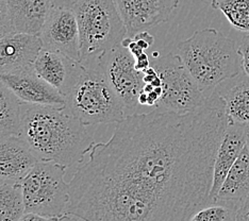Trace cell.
Segmentation results:
<instances>
[{
	"instance_id": "cell-1",
	"label": "cell",
	"mask_w": 249,
	"mask_h": 221,
	"mask_svg": "<svg viewBox=\"0 0 249 221\" xmlns=\"http://www.w3.org/2000/svg\"><path fill=\"white\" fill-rule=\"evenodd\" d=\"M227 124L218 93L186 114L127 115L78 166L67 214L84 221H189L212 202L215 155Z\"/></svg>"
},
{
	"instance_id": "cell-2",
	"label": "cell",
	"mask_w": 249,
	"mask_h": 221,
	"mask_svg": "<svg viewBox=\"0 0 249 221\" xmlns=\"http://www.w3.org/2000/svg\"><path fill=\"white\" fill-rule=\"evenodd\" d=\"M38 161L79 166L95 141L66 105L21 104L18 135Z\"/></svg>"
},
{
	"instance_id": "cell-3",
	"label": "cell",
	"mask_w": 249,
	"mask_h": 221,
	"mask_svg": "<svg viewBox=\"0 0 249 221\" xmlns=\"http://www.w3.org/2000/svg\"><path fill=\"white\" fill-rule=\"evenodd\" d=\"M177 48L185 67L206 96L240 73L241 56L234 41L214 28L194 32Z\"/></svg>"
},
{
	"instance_id": "cell-4",
	"label": "cell",
	"mask_w": 249,
	"mask_h": 221,
	"mask_svg": "<svg viewBox=\"0 0 249 221\" xmlns=\"http://www.w3.org/2000/svg\"><path fill=\"white\" fill-rule=\"evenodd\" d=\"M101 58L79 62L63 94L65 105L86 127L118 123L127 116L124 104L106 77Z\"/></svg>"
},
{
	"instance_id": "cell-5",
	"label": "cell",
	"mask_w": 249,
	"mask_h": 221,
	"mask_svg": "<svg viewBox=\"0 0 249 221\" xmlns=\"http://www.w3.org/2000/svg\"><path fill=\"white\" fill-rule=\"evenodd\" d=\"M72 11L80 35V61L99 59L127 37L114 0H79Z\"/></svg>"
},
{
	"instance_id": "cell-6",
	"label": "cell",
	"mask_w": 249,
	"mask_h": 221,
	"mask_svg": "<svg viewBox=\"0 0 249 221\" xmlns=\"http://www.w3.org/2000/svg\"><path fill=\"white\" fill-rule=\"evenodd\" d=\"M66 169L55 162L37 161L19 180L26 213L55 219L67 214L70 183L64 180Z\"/></svg>"
},
{
	"instance_id": "cell-7",
	"label": "cell",
	"mask_w": 249,
	"mask_h": 221,
	"mask_svg": "<svg viewBox=\"0 0 249 221\" xmlns=\"http://www.w3.org/2000/svg\"><path fill=\"white\" fill-rule=\"evenodd\" d=\"M162 81V96L157 110L186 114L199 110L208 97L201 92L179 54L169 52L151 61Z\"/></svg>"
},
{
	"instance_id": "cell-8",
	"label": "cell",
	"mask_w": 249,
	"mask_h": 221,
	"mask_svg": "<svg viewBox=\"0 0 249 221\" xmlns=\"http://www.w3.org/2000/svg\"><path fill=\"white\" fill-rule=\"evenodd\" d=\"M106 77L128 115L138 113L139 96L144 87V73L135 68V60L128 48L120 46L101 58Z\"/></svg>"
},
{
	"instance_id": "cell-9",
	"label": "cell",
	"mask_w": 249,
	"mask_h": 221,
	"mask_svg": "<svg viewBox=\"0 0 249 221\" xmlns=\"http://www.w3.org/2000/svg\"><path fill=\"white\" fill-rule=\"evenodd\" d=\"M38 36L43 48L58 51L80 62V35L72 9L53 7Z\"/></svg>"
},
{
	"instance_id": "cell-10",
	"label": "cell",
	"mask_w": 249,
	"mask_h": 221,
	"mask_svg": "<svg viewBox=\"0 0 249 221\" xmlns=\"http://www.w3.org/2000/svg\"><path fill=\"white\" fill-rule=\"evenodd\" d=\"M127 29V36L147 31L169 19L179 0H114Z\"/></svg>"
},
{
	"instance_id": "cell-11",
	"label": "cell",
	"mask_w": 249,
	"mask_h": 221,
	"mask_svg": "<svg viewBox=\"0 0 249 221\" xmlns=\"http://www.w3.org/2000/svg\"><path fill=\"white\" fill-rule=\"evenodd\" d=\"M42 48L38 34L13 32L0 38V76L31 69Z\"/></svg>"
},
{
	"instance_id": "cell-12",
	"label": "cell",
	"mask_w": 249,
	"mask_h": 221,
	"mask_svg": "<svg viewBox=\"0 0 249 221\" xmlns=\"http://www.w3.org/2000/svg\"><path fill=\"white\" fill-rule=\"evenodd\" d=\"M3 83L24 103L42 105H65L60 92L39 78L31 69L0 76Z\"/></svg>"
},
{
	"instance_id": "cell-13",
	"label": "cell",
	"mask_w": 249,
	"mask_h": 221,
	"mask_svg": "<svg viewBox=\"0 0 249 221\" xmlns=\"http://www.w3.org/2000/svg\"><path fill=\"white\" fill-rule=\"evenodd\" d=\"M246 127L243 124L230 123L227 127L220 140L216 151L213 169V184L211 188V200L216 201L218 191L227 177L229 170L236 158L241 154L246 145Z\"/></svg>"
},
{
	"instance_id": "cell-14",
	"label": "cell",
	"mask_w": 249,
	"mask_h": 221,
	"mask_svg": "<svg viewBox=\"0 0 249 221\" xmlns=\"http://www.w3.org/2000/svg\"><path fill=\"white\" fill-rule=\"evenodd\" d=\"M37 161L19 136L0 138V183L19 181Z\"/></svg>"
},
{
	"instance_id": "cell-15",
	"label": "cell",
	"mask_w": 249,
	"mask_h": 221,
	"mask_svg": "<svg viewBox=\"0 0 249 221\" xmlns=\"http://www.w3.org/2000/svg\"><path fill=\"white\" fill-rule=\"evenodd\" d=\"M78 65L79 61L72 60L70 56L58 51L42 48L32 68L39 78L63 95L75 75Z\"/></svg>"
},
{
	"instance_id": "cell-16",
	"label": "cell",
	"mask_w": 249,
	"mask_h": 221,
	"mask_svg": "<svg viewBox=\"0 0 249 221\" xmlns=\"http://www.w3.org/2000/svg\"><path fill=\"white\" fill-rule=\"evenodd\" d=\"M14 32L39 34L53 8L50 0H7Z\"/></svg>"
},
{
	"instance_id": "cell-17",
	"label": "cell",
	"mask_w": 249,
	"mask_h": 221,
	"mask_svg": "<svg viewBox=\"0 0 249 221\" xmlns=\"http://www.w3.org/2000/svg\"><path fill=\"white\" fill-rule=\"evenodd\" d=\"M249 196V151L245 145L226 177L217 200L242 202Z\"/></svg>"
},
{
	"instance_id": "cell-18",
	"label": "cell",
	"mask_w": 249,
	"mask_h": 221,
	"mask_svg": "<svg viewBox=\"0 0 249 221\" xmlns=\"http://www.w3.org/2000/svg\"><path fill=\"white\" fill-rule=\"evenodd\" d=\"M22 102L0 79V138L18 135Z\"/></svg>"
},
{
	"instance_id": "cell-19",
	"label": "cell",
	"mask_w": 249,
	"mask_h": 221,
	"mask_svg": "<svg viewBox=\"0 0 249 221\" xmlns=\"http://www.w3.org/2000/svg\"><path fill=\"white\" fill-rule=\"evenodd\" d=\"M228 122L249 124V82L242 81L222 95Z\"/></svg>"
},
{
	"instance_id": "cell-20",
	"label": "cell",
	"mask_w": 249,
	"mask_h": 221,
	"mask_svg": "<svg viewBox=\"0 0 249 221\" xmlns=\"http://www.w3.org/2000/svg\"><path fill=\"white\" fill-rule=\"evenodd\" d=\"M25 213L19 181L0 183V221H18Z\"/></svg>"
},
{
	"instance_id": "cell-21",
	"label": "cell",
	"mask_w": 249,
	"mask_h": 221,
	"mask_svg": "<svg viewBox=\"0 0 249 221\" xmlns=\"http://www.w3.org/2000/svg\"><path fill=\"white\" fill-rule=\"evenodd\" d=\"M211 7L220 11L234 29L249 33V0H212Z\"/></svg>"
},
{
	"instance_id": "cell-22",
	"label": "cell",
	"mask_w": 249,
	"mask_h": 221,
	"mask_svg": "<svg viewBox=\"0 0 249 221\" xmlns=\"http://www.w3.org/2000/svg\"><path fill=\"white\" fill-rule=\"evenodd\" d=\"M240 204L236 201H212L192 215L189 221H235Z\"/></svg>"
},
{
	"instance_id": "cell-23",
	"label": "cell",
	"mask_w": 249,
	"mask_h": 221,
	"mask_svg": "<svg viewBox=\"0 0 249 221\" xmlns=\"http://www.w3.org/2000/svg\"><path fill=\"white\" fill-rule=\"evenodd\" d=\"M13 32L14 29L11 22L7 0H0V38Z\"/></svg>"
},
{
	"instance_id": "cell-24",
	"label": "cell",
	"mask_w": 249,
	"mask_h": 221,
	"mask_svg": "<svg viewBox=\"0 0 249 221\" xmlns=\"http://www.w3.org/2000/svg\"><path fill=\"white\" fill-rule=\"evenodd\" d=\"M237 51H239V54L241 56L242 68L249 77V33L242 38Z\"/></svg>"
},
{
	"instance_id": "cell-25",
	"label": "cell",
	"mask_w": 249,
	"mask_h": 221,
	"mask_svg": "<svg viewBox=\"0 0 249 221\" xmlns=\"http://www.w3.org/2000/svg\"><path fill=\"white\" fill-rule=\"evenodd\" d=\"M132 38L139 44V46L144 50L150 48L155 42V37L147 31H143L135 34Z\"/></svg>"
},
{
	"instance_id": "cell-26",
	"label": "cell",
	"mask_w": 249,
	"mask_h": 221,
	"mask_svg": "<svg viewBox=\"0 0 249 221\" xmlns=\"http://www.w3.org/2000/svg\"><path fill=\"white\" fill-rule=\"evenodd\" d=\"M235 221H249V196L241 202L236 212Z\"/></svg>"
},
{
	"instance_id": "cell-27",
	"label": "cell",
	"mask_w": 249,
	"mask_h": 221,
	"mask_svg": "<svg viewBox=\"0 0 249 221\" xmlns=\"http://www.w3.org/2000/svg\"><path fill=\"white\" fill-rule=\"evenodd\" d=\"M134 60H135V68L142 72L151 66V62L148 58V55L146 54V52L140 54L139 56H137V58H134Z\"/></svg>"
},
{
	"instance_id": "cell-28",
	"label": "cell",
	"mask_w": 249,
	"mask_h": 221,
	"mask_svg": "<svg viewBox=\"0 0 249 221\" xmlns=\"http://www.w3.org/2000/svg\"><path fill=\"white\" fill-rule=\"evenodd\" d=\"M18 221H56V219L45 217L36 213H25Z\"/></svg>"
},
{
	"instance_id": "cell-29",
	"label": "cell",
	"mask_w": 249,
	"mask_h": 221,
	"mask_svg": "<svg viewBox=\"0 0 249 221\" xmlns=\"http://www.w3.org/2000/svg\"><path fill=\"white\" fill-rule=\"evenodd\" d=\"M52 1L53 7L54 8H69L72 9L79 0H50Z\"/></svg>"
},
{
	"instance_id": "cell-30",
	"label": "cell",
	"mask_w": 249,
	"mask_h": 221,
	"mask_svg": "<svg viewBox=\"0 0 249 221\" xmlns=\"http://www.w3.org/2000/svg\"><path fill=\"white\" fill-rule=\"evenodd\" d=\"M56 221H78V219L76 216H73V215L65 214L64 216H62V217L56 219Z\"/></svg>"
},
{
	"instance_id": "cell-31",
	"label": "cell",
	"mask_w": 249,
	"mask_h": 221,
	"mask_svg": "<svg viewBox=\"0 0 249 221\" xmlns=\"http://www.w3.org/2000/svg\"><path fill=\"white\" fill-rule=\"evenodd\" d=\"M246 147L249 151V124L246 127Z\"/></svg>"
}]
</instances>
